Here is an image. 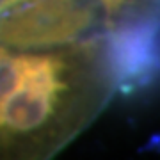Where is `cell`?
<instances>
[{"label":"cell","mask_w":160,"mask_h":160,"mask_svg":"<svg viewBox=\"0 0 160 160\" xmlns=\"http://www.w3.org/2000/svg\"><path fill=\"white\" fill-rule=\"evenodd\" d=\"M103 45H0V158H45L78 135L110 91Z\"/></svg>","instance_id":"6da1fadb"},{"label":"cell","mask_w":160,"mask_h":160,"mask_svg":"<svg viewBox=\"0 0 160 160\" xmlns=\"http://www.w3.org/2000/svg\"><path fill=\"white\" fill-rule=\"evenodd\" d=\"M30 2H34V0H0V14L23 6V4H30Z\"/></svg>","instance_id":"277c9868"},{"label":"cell","mask_w":160,"mask_h":160,"mask_svg":"<svg viewBox=\"0 0 160 160\" xmlns=\"http://www.w3.org/2000/svg\"><path fill=\"white\" fill-rule=\"evenodd\" d=\"M153 34L151 27H135L133 30H123L116 38L114 46L110 48L109 62L112 73L119 80L137 78L139 75L151 69L153 59Z\"/></svg>","instance_id":"3957f363"},{"label":"cell","mask_w":160,"mask_h":160,"mask_svg":"<svg viewBox=\"0 0 160 160\" xmlns=\"http://www.w3.org/2000/svg\"><path fill=\"white\" fill-rule=\"evenodd\" d=\"M102 4H103V7H105V11L109 12V14H112V12H116L123 4H125V0H102Z\"/></svg>","instance_id":"5b68a950"},{"label":"cell","mask_w":160,"mask_h":160,"mask_svg":"<svg viewBox=\"0 0 160 160\" xmlns=\"http://www.w3.org/2000/svg\"><path fill=\"white\" fill-rule=\"evenodd\" d=\"M94 16L92 0H34L0 16V45L46 48L71 43Z\"/></svg>","instance_id":"7a4b0ae2"}]
</instances>
